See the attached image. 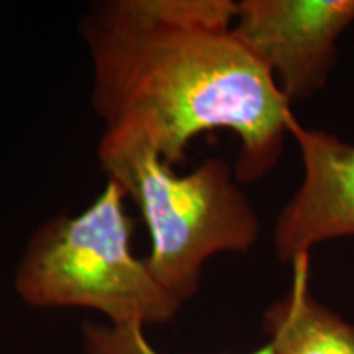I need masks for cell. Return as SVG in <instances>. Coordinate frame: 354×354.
<instances>
[{"instance_id":"6da1fadb","label":"cell","mask_w":354,"mask_h":354,"mask_svg":"<svg viewBox=\"0 0 354 354\" xmlns=\"http://www.w3.org/2000/svg\"><path fill=\"white\" fill-rule=\"evenodd\" d=\"M233 0H100L79 32L105 133H138L171 167L207 131L240 140L234 177L279 165L292 115L272 74L233 32Z\"/></svg>"},{"instance_id":"7a4b0ae2","label":"cell","mask_w":354,"mask_h":354,"mask_svg":"<svg viewBox=\"0 0 354 354\" xmlns=\"http://www.w3.org/2000/svg\"><path fill=\"white\" fill-rule=\"evenodd\" d=\"M99 161L107 180L138 207L149 233L146 266L180 304L196 294L203 264L220 253H246L259 216L223 159L177 174L138 133H105Z\"/></svg>"},{"instance_id":"3957f363","label":"cell","mask_w":354,"mask_h":354,"mask_svg":"<svg viewBox=\"0 0 354 354\" xmlns=\"http://www.w3.org/2000/svg\"><path fill=\"white\" fill-rule=\"evenodd\" d=\"M125 201L120 185L107 180L82 212L56 215L35 230L17 268L20 297L35 307L97 310L112 325L171 322L183 304L133 253Z\"/></svg>"},{"instance_id":"277c9868","label":"cell","mask_w":354,"mask_h":354,"mask_svg":"<svg viewBox=\"0 0 354 354\" xmlns=\"http://www.w3.org/2000/svg\"><path fill=\"white\" fill-rule=\"evenodd\" d=\"M353 24L354 0H241L233 32L292 105L326 87L338 39Z\"/></svg>"},{"instance_id":"5b68a950","label":"cell","mask_w":354,"mask_h":354,"mask_svg":"<svg viewBox=\"0 0 354 354\" xmlns=\"http://www.w3.org/2000/svg\"><path fill=\"white\" fill-rule=\"evenodd\" d=\"M287 133L299 146L302 180L272 230L277 258L292 263L313 246L354 236V143L304 127L292 113Z\"/></svg>"},{"instance_id":"8992f818","label":"cell","mask_w":354,"mask_h":354,"mask_svg":"<svg viewBox=\"0 0 354 354\" xmlns=\"http://www.w3.org/2000/svg\"><path fill=\"white\" fill-rule=\"evenodd\" d=\"M287 294L266 310L263 326L274 354H354V325L310 294V254L290 263Z\"/></svg>"},{"instance_id":"52a82bcc","label":"cell","mask_w":354,"mask_h":354,"mask_svg":"<svg viewBox=\"0 0 354 354\" xmlns=\"http://www.w3.org/2000/svg\"><path fill=\"white\" fill-rule=\"evenodd\" d=\"M88 354H159L151 348L140 325H91L84 328ZM248 354H274L269 344Z\"/></svg>"}]
</instances>
